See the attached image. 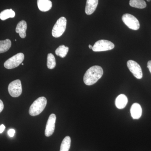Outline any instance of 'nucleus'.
<instances>
[{"label":"nucleus","mask_w":151,"mask_h":151,"mask_svg":"<svg viewBox=\"0 0 151 151\" xmlns=\"http://www.w3.org/2000/svg\"><path fill=\"white\" fill-rule=\"evenodd\" d=\"M89 48H90V49H92V45H89Z\"/></svg>","instance_id":"25"},{"label":"nucleus","mask_w":151,"mask_h":151,"mask_svg":"<svg viewBox=\"0 0 151 151\" xmlns=\"http://www.w3.org/2000/svg\"><path fill=\"white\" fill-rule=\"evenodd\" d=\"M5 126L4 124H2L0 126V134L2 133L5 129Z\"/></svg>","instance_id":"22"},{"label":"nucleus","mask_w":151,"mask_h":151,"mask_svg":"<svg viewBox=\"0 0 151 151\" xmlns=\"http://www.w3.org/2000/svg\"><path fill=\"white\" fill-rule=\"evenodd\" d=\"M27 29V24L24 20L19 22L16 28V32L19 33L22 38H24L26 37V30Z\"/></svg>","instance_id":"12"},{"label":"nucleus","mask_w":151,"mask_h":151,"mask_svg":"<svg viewBox=\"0 0 151 151\" xmlns=\"http://www.w3.org/2000/svg\"><path fill=\"white\" fill-rule=\"evenodd\" d=\"M47 101L44 97H39L35 100L30 107L29 114L32 116H37L40 114L46 107Z\"/></svg>","instance_id":"2"},{"label":"nucleus","mask_w":151,"mask_h":151,"mask_svg":"<svg viewBox=\"0 0 151 151\" xmlns=\"http://www.w3.org/2000/svg\"><path fill=\"white\" fill-rule=\"evenodd\" d=\"M147 1L150 2V1L151 0H147Z\"/></svg>","instance_id":"26"},{"label":"nucleus","mask_w":151,"mask_h":151,"mask_svg":"<svg viewBox=\"0 0 151 151\" xmlns=\"http://www.w3.org/2000/svg\"><path fill=\"white\" fill-rule=\"evenodd\" d=\"M56 119V116L54 114H51L49 117L48 120L47 122L45 132V136L47 137H50L54 133Z\"/></svg>","instance_id":"9"},{"label":"nucleus","mask_w":151,"mask_h":151,"mask_svg":"<svg viewBox=\"0 0 151 151\" xmlns=\"http://www.w3.org/2000/svg\"><path fill=\"white\" fill-rule=\"evenodd\" d=\"M47 67L49 69H52L56 66V61L54 55L52 53H49L47 57Z\"/></svg>","instance_id":"20"},{"label":"nucleus","mask_w":151,"mask_h":151,"mask_svg":"<svg viewBox=\"0 0 151 151\" xmlns=\"http://www.w3.org/2000/svg\"><path fill=\"white\" fill-rule=\"evenodd\" d=\"M147 67L149 68V70L151 73V60H150L148 62Z\"/></svg>","instance_id":"24"},{"label":"nucleus","mask_w":151,"mask_h":151,"mask_svg":"<svg viewBox=\"0 0 151 151\" xmlns=\"http://www.w3.org/2000/svg\"><path fill=\"white\" fill-rule=\"evenodd\" d=\"M131 114L134 119H139L142 115V108L141 105L137 103H135L131 107Z\"/></svg>","instance_id":"10"},{"label":"nucleus","mask_w":151,"mask_h":151,"mask_svg":"<svg viewBox=\"0 0 151 151\" xmlns=\"http://www.w3.org/2000/svg\"><path fill=\"white\" fill-rule=\"evenodd\" d=\"M15 133V131L14 129H10L8 132V134L9 136L11 137H14Z\"/></svg>","instance_id":"21"},{"label":"nucleus","mask_w":151,"mask_h":151,"mask_svg":"<svg viewBox=\"0 0 151 151\" xmlns=\"http://www.w3.org/2000/svg\"><path fill=\"white\" fill-rule=\"evenodd\" d=\"M37 4L40 10L43 12L49 11L52 6L50 0H37Z\"/></svg>","instance_id":"13"},{"label":"nucleus","mask_w":151,"mask_h":151,"mask_svg":"<svg viewBox=\"0 0 151 151\" xmlns=\"http://www.w3.org/2000/svg\"><path fill=\"white\" fill-rule=\"evenodd\" d=\"M115 45L109 40H101L96 42L92 47V50L94 52L107 51L113 49Z\"/></svg>","instance_id":"5"},{"label":"nucleus","mask_w":151,"mask_h":151,"mask_svg":"<svg viewBox=\"0 0 151 151\" xmlns=\"http://www.w3.org/2000/svg\"><path fill=\"white\" fill-rule=\"evenodd\" d=\"M127 65L129 70L136 78L141 79L142 78V68L137 63L133 60H129L127 62Z\"/></svg>","instance_id":"8"},{"label":"nucleus","mask_w":151,"mask_h":151,"mask_svg":"<svg viewBox=\"0 0 151 151\" xmlns=\"http://www.w3.org/2000/svg\"><path fill=\"white\" fill-rule=\"evenodd\" d=\"M69 48L64 45H61L57 48L55 51V53L57 55L61 58L65 57L67 55Z\"/></svg>","instance_id":"19"},{"label":"nucleus","mask_w":151,"mask_h":151,"mask_svg":"<svg viewBox=\"0 0 151 151\" xmlns=\"http://www.w3.org/2000/svg\"><path fill=\"white\" fill-rule=\"evenodd\" d=\"M22 65H24V63H22Z\"/></svg>","instance_id":"27"},{"label":"nucleus","mask_w":151,"mask_h":151,"mask_svg":"<svg viewBox=\"0 0 151 151\" xmlns=\"http://www.w3.org/2000/svg\"><path fill=\"white\" fill-rule=\"evenodd\" d=\"M128 101V98L126 95L120 94L116 98L115 101L116 107L119 109H123L126 107Z\"/></svg>","instance_id":"14"},{"label":"nucleus","mask_w":151,"mask_h":151,"mask_svg":"<svg viewBox=\"0 0 151 151\" xmlns=\"http://www.w3.org/2000/svg\"><path fill=\"white\" fill-rule=\"evenodd\" d=\"M98 0H86L85 12L87 15H91L94 12L97 8Z\"/></svg>","instance_id":"11"},{"label":"nucleus","mask_w":151,"mask_h":151,"mask_svg":"<svg viewBox=\"0 0 151 151\" xmlns=\"http://www.w3.org/2000/svg\"><path fill=\"white\" fill-rule=\"evenodd\" d=\"M4 108V103H3L2 101L0 100V113L2 111Z\"/></svg>","instance_id":"23"},{"label":"nucleus","mask_w":151,"mask_h":151,"mask_svg":"<svg viewBox=\"0 0 151 151\" xmlns=\"http://www.w3.org/2000/svg\"><path fill=\"white\" fill-rule=\"evenodd\" d=\"M67 20L64 17H61L54 25L52 31L53 37L57 38L61 36L66 29Z\"/></svg>","instance_id":"3"},{"label":"nucleus","mask_w":151,"mask_h":151,"mask_svg":"<svg viewBox=\"0 0 151 151\" xmlns=\"http://www.w3.org/2000/svg\"><path fill=\"white\" fill-rule=\"evenodd\" d=\"M8 91L12 97H18L21 95L22 92V89L20 80L17 79L11 82L8 86Z\"/></svg>","instance_id":"7"},{"label":"nucleus","mask_w":151,"mask_h":151,"mask_svg":"<svg viewBox=\"0 0 151 151\" xmlns=\"http://www.w3.org/2000/svg\"><path fill=\"white\" fill-rule=\"evenodd\" d=\"M12 42L9 39L0 40V53H4L7 51L10 48Z\"/></svg>","instance_id":"16"},{"label":"nucleus","mask_w":151,"mask_h":151,"mask_svg":"<svg viewBox=\"0 0 151 151\" xmlns=\"http://www.w3.org/2000/svg\"><path fill=\"white\" fill-rule=\"evenodd\" d=\"M122 21L130 29L137 30L140 27V24L137 18L129 14H124L122 17Z\"/></svg>","instance_id":"6"},{"label":"nucleus","mask_w":151,"mask_h":151,"mask_svg":"<svg viewBox=\"0 0 151 151\" xmlns=\"http://www.w3.org/2000/svg\"><path fill=\"white\" fill-rule=\"evenodd\" d=\"M103 74V68L98 65H94L86 70L84 76V83L88 86L96 83L102 77Z\"/></svg>","instance_id":"1"},{"label":"nucleus","mask_w":151,"mask_h":151,"mask_svg":"<svg viewBox=\"0 0 151 151\" xmlns=\"http://www.w3.org/2000/svg\"><path fill=\"white\" fill-rule=\"evenodd\" d=\"M24 55L23 53H18L8 59L4 63V66L7 69H12L18 67L21 64L24 60Z\"/></svg>","instance_id":"4"},{"label":"nucleus","mask_w":151,"mask_h":151,"mask_svg":"<svg viewBox=\"0 0 151 151\" xmlns=\"http://www.w3.org/2000/svg\"><path fill=\"white\" fill-rule=\"evenodd\" d=\"M129 5L133 7L142 9L147 6V4L144 0H130Z\"/></svg>","instance_id":"17"},{"label":"nucleus","mask_w":151,"mask_h":151,"mask_svg":"<svg viewBox=\"0 0 151 151\" xmlns=\"http://www.w3.org/2000/svg\"><path fill=\"white\" fill-rule=\"evenodd\" d=\"M15 13L12 9H6L1 12L0 13V19L2 20H5L9 18L14 17Z\"/></svg>","instance_id":"15"},{"label":"nucleus","mask_w":151,"mask_h":151,"mask_svg":"<svg viewBox=\"0 0 151 151\" xmlns=\"http://www.w3.org/2000/svg\"><path fill=\"white\" fill-rule=\"evenodd\" d=\"M71 139L70 137L67 136L63 139L61 146H60V151H69L70 147Z\"/></svg>","instance_id":"18"}]
</instances>
